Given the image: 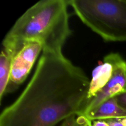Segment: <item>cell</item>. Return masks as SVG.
<instances>
[{"label":"cell","instance_id":"13","mask_svg":"<svg viewBox=\"0 0 126 126\" xmlns=\"http://www.w3.org/2000/svg\"><path fill=\"white\" fill-rule=\"evenodd\" d=\"M120 119V121H121V123H123V126H126V118H123V119Z\"/></svg>","mask_w":126,"mask_h":126},{"label":"cell","instance_id":"9","mask_svg":"<svg viewBox=\"0 0 126 126\" xmlns=\"http://www.w3.org/2000/svg\"><path fill=\"white\" fill-rule=\"evenodd\" d=\"M74 126H92V121L85 116H77Z\"/></svg>","mask_w":126,"mask_h":126},{"label":"cell","instance_id":"8","mask_svg":"<svg viewBox=\"0 0 126 126\" xmlns=\"http://www.w3.org/2000/svg\"><path fill=\"white\" fill-rule=\"evenodd\" d=\"M13 58L2 50L0 55V103L6 94Z\"/></svg>","mask_w":126,"mask_h":126},{"label":"cell","instance_id":"10","mask_svg":"<svg viewBox=\"0 0 126 126\" xmlns=\"http://www.w3.org/2000/svg\"><path fill=\"white\" fill-rule=\"evenodd\" d=\"M114 97H116L119 105L126 109V91L123 92V93L118 95Z\"/></svg>","mask_w":126,"mask_h":126},{"label":"cell","instance_id":"3","mask_svg":"<svg viewBox=\"0 0 126 126\" xmlns=\"http://www.w3.org/2000/svg\"><path fill=\"white\" fill-rule=\"evenodd\" d=\"M76 16L107 42H126V0H70Z\"/></svg>","mask_w":126,"mask_h":126},{"label":"cell","instance_id":"12","mask_svg":"<svg viewBox=\"0 0 126 126\" xmlns=\"http://www.w3.org/2000/svg\"><path fill=\"white\" fill-rule=\"evenodd\" d=\"M92 126H109L105 120H95L92 121Z\"/></svg>","mask_w":126,"mask_h":126},{"label":"cell","instance_id":"2","mask_svg":"<svg viewBox=\"0 0 126 126\" xmlns=\"http://www.w3.org/2000/svg\"><path fill=\"white\" fill-rule=\"evenodd\" d=\"M68 0H42L28 9L2 41V50L12 58L26 43L37 41L43 51L62 52L71 34Z\"/></svg>","mask_w":126,"mask_h":126},{"label":"cell","instance_id":"7","mask_svg":"<svg viewBox=\"0 0 126 126\" xmlns=\"http://www.w3.org/2000/svg\"><path fill=\"white\" fill-rule=\"evenodd\" d=\"M83 116L87 117L91 121L123 119L126 118V109L119 105L116 97H113L105 101L95 109Z\"/></svg>","mask_w":126,"mask_h":126},{"label":"cell","instance_id":"6","mask_svg":"<svg viewBox=\"0 0 126 126\" xmlns=\"http://www.w3.org/2000/svg\"><path fill=\"white\" fill-rule=\"evenodd\" d=\"M126 91V60H124L114 71L107 84L90 101L81 111L79 115H85L101 103Z\"/></svg>","mask_w":126,"mask_h":126},{"label":"cell","instance_id":"4","mask_svg":"<svg viewBox=\"0 0 126 126\" xmlns=\"http://www.w3.org/2000/svg\"><path fill=\"white\" fill-rule=\"evenodd\" d=\"M43 49L39 42H28L14 57L6 94L14 91L24 82Z\"/></svg>","mask_w":126,"mask_h":126},{"label":"cell","instance_id":"5","mask_svg":"<svg viewBox=\"0 0 126 126\" xmlns=\"http://www.w3.org/2000/svg\"><path fill=\"white\" fill-rule=\"evenodd\" d=\"M124 60V59L118 53H110L105 57L103 62L97 66L92 72L87 98L83 108L107 84L113 76L116 69Z\"/></svg>","mask_w":126,"mask_h":126},{"label":"cell","instance_id":"11","mask_svg":"<svg viewBox=\"0 0 126 126\" xmlns=\"http://www.w3.org/2000/svg\"><path fill=\"white\" fill-rule=\"evenodd\" d=\"M105 121L109 126H124L119 119H111Z\"/></svg>","mask_w":126,"mask_h":126},{"label":"cell","instance_id":"1","mask_svg":"<svg viewBox=\"0 0 126 126\" xmlns=\"http://www.w3.org/2000/svg\"><path fill=\"white\" fill-rule=\"evenodd\" d=\"M90 80L62 52L43 51L35 72L0 115V126H55L84 107Z\"/></svg>","mask_w":126,"mask_h":126}]
</instances>
